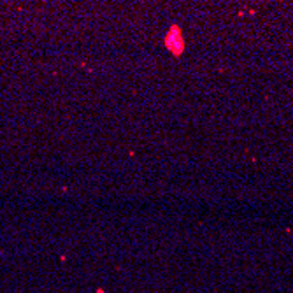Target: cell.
<instances>
[{"mask_svg":"<svg viewBox=\"0 0 293 293\" xmlns=\"http://www.w3.org/2000/svg\"><path fill=\"white\" fill-rule=\"evenodd\" d=\"M165 44L167 47L174 53V55H181L184 49V39L181 35V30L177 27H172L170 28V34H167V39H165Z\"/></svg>","mask_w":293,"mask_h":293,"instance_id":"1","label":"cell"}]
</instances>
